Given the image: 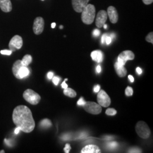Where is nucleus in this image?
<instances>
[{
  "label": "nucleus",
  "mask_w": 153,
  "mask_h": 153,
  "mask_svg": "<svg viewBox=\"0 0 153 153\" xmlns=\"http://www.w3.org/2000/svg\"><path fill=\"white\" fill-rule=\"evenodd\" d=\"M23 97L27 102L33 105L38 104L41 99V97L38 94L31 89L25 90L23 94Z\"/></svg>",
  "instance_id": "20e7f679"
},
{
  "label": "nucleus",
  "mask_w": 153,
  "mask_h": 153,
  "mask_svg": "<svg viewBox=\"0 0 153 153\" xmlns=\"http://www.w3.org/2000/svg\"><path fill=\"white\" fill-rule=\"evenodd\" d=\"M118 144L116 142H109V143L108 144V146H109L110 148H115L117 146Z\"/></svg>",
  "instance_id": "c756f323"
},
{
  "label": "nucleus",
  "mask_w": 153,
  "mask_h": 153,
  "mask_svg": "<svg viewBox=\"0 0 153 153\" xmlns=\"http://www.w3.org/2000/svg\"><path fill=\"white\" fill-rule=\"evenodd\" d=\"M100 34V31L98 29H95L93 32V35L95 37H98Z\"/></svg>",
  "instance_id": "c85d7f7f"
},
{
  "label": "nucleus",
  "mask_w": 153,
  "mask_h": 153,
  "mask_svg": "<svg viewBox=\"0 0 153 153\" xmlns=\"http://www.w3.org/2000/svg\"><path fill=\"white\" fill-rule=\"evenodd\" d=\"M136 71H137V73L138 74H141L142 72V69L138 67L136 68Z\"/></svg>",
  "instance_id": "4c0bfd02"
},
{
  "label": "nucleus",
  "mask_w": 153,
  "mask_h": 153,
  "mask_svg": "<svg viewBox=\"0 0 153 153\" xmlns=\"http://www.w3.org/2000/svg\"><path fill=\"white\" fill-rule=\"evenodd\" d=\"M5 153V152H4V150H1V152H0V153Z\"/></svg>",
  "instance_id": "c03bdc74"
},
{
  "label": "nucleus",
  "mask_w": 153,
  "mask_h": 153,
  "mask_svg": "<svg viewBox=\"0 0 153 153\" xmlns=\"http://www.w3.org/2000/svg\"><path fill=\"white\" fill-rule=\"evenodd\" d=\"M64 94L66 96H68L71 98H74L76 95V93L73 89L71 88H67L64 90Z\"/></svg>",
  "instance_id": "aec40b11"
},
{
  "label": "nucleus",
  "mask_w": 153,
  "mask_h": 153,
  "mask_svg": "<svg viewBox=\"0 0 153 153\" xmlns=\"http://www.w3.org/2000/svg\"><path fill=\"white\" fill-rule=\"evenodd\" d=\"M61 87L63 88H64V89L68 88V85L66 83L65 81H64V82L62 83V84H61Z\"/></svg>",
  "instance_id": "e433bc0d"
},
{
  "label": "nucleus",
  "mask_w": 153,
  "mask_h": 153,
  "mask_svg": "<svg viewBox=\"0 0 153 153\" xmlns=\"http://www.w3.org/2000/svg\"><path fill=\"white\" fill-rule=\"evenodd\" d=\"M134 59V53L129 50H126L122 52L119 55L117 58V62L123 65H125L128 60H133Z\"/></svg>",
  "instance_id": "0eeeda50"
},
{
  "label": "nucleus",
  "mask_w": 153,
  "mask_h": 153,
  "mask_svg": "<svg viewBox=\"0 0 153 153\" xmlns=\"http://www.w3.org/2000/svg\"><path fill=\"white\" fill-rule=\"evenodd\" d=\"M81 19L83 23L86 25L93 23L96 14L95 7L92 4H88L82 10Z\"/></svg>",
  "instance_id": "f03ea898"
},
{
  "label": "nucleus",
  "mask_w": 153,
  "mask_h": 153,
  "mask_svg": "<svg viewBox=\"0 0 153 153\" xmlns=\"http://www.w3.org/2000/svg\"><path fill=\"white\" fill-rule=\"evenodd\" d=\"M60 29H62V28H63V26H60Z\"/></svg>",
  "instance_id": "a18cd8bd"
},
{
  "label": "nucleus",
  "mask_w": 153,
  "mask_h": 153,
  "mask_svg": "<svg viewBox=\"0 0 153 153\" xmlns=\"http://www.w3.org/2000/svg\"><path fill=\"white\" fill-rule=\"evenodd\" d=\"M32 61H33V57L31 55H26L23 57L21 60V62L23 65L28 66L32 62Z\"/></svg>",
  "instance_id": "6ab92c4d"
},
{
  "label": "nucleus",
  "mask_w": 153,
  "mask_h": 153,
  "mask_svg": "<svg viewBox=\"0 0 153 153\" xmlns=\"http://www.w3.org/2000/svg\"><path fill=\"white\" fill-rule=\"evenodd\" d=\"M90 0H71L74 10L77 13H81L83 8L87 5Z\"/></svg>",
  "instance_id": "9b49d317"
},
{
  "label": "nucleus",
  "mask_w": 153,
  "mask_h": 153,
  "mask_svg": "<svg viewBox=\"0 0 153 153\" xmlns=\"http://www.w3.org/2000/svg\"><path fill=\"white\" fill-rule=\"evenodd\" d=\"M91 57L94 61L98 63H100L102 62L103 59V55L101 51L95 50L91 52Z\"/></svg>",
  "instance_id": "dca6fc26"
},
{
  "label": "nucleus",
  "mask_w": 153,
  "mask_h": 153,
  "mask_svg": "<svg viewBox=\"0 0 153 153\" xmlns=\"http://www.w3.org/2000/svg\"><path fill=\"white\" fill-rule=\"evenodd\" d=\"M22 62H21V60H16L13 64V68H12V71H13V73L14 74V76L16 77V78H18V71L19 70V69L23 66Z\"/></svg>",
  "instance_id": "a211bd4d"
},
{
  "label": "nucleus",
  "mask_w": 153,
  "mask_h": 153,
  "mask_svg": "<svg viewBox=\"0 0 153 153\" xmlns=\"http://www.w3.org/2000/svg\"><path fill=\"white\" fill-rule=\"evenodd\" d=\"M107 15L109 17V20L111 23H116L118 21L119 15L117 10L115 7L111 6L107 9Z\"/></svg>",
  "instance_id": "f8f14e48"
},
{
  "label": "nucleus",
  "mask_w": 153,
  "mask_h": 153,
  "mask_svg": "<svg viewBox=\"0 0 153 153\" xmlns=\"http://www.w3.org/2000/svg\"><path fill=\"white\" fill-rule=\"evenodd\" d=\"M0 7L5 13H8L12 10V4L10 0H0Z\"/></svg>",
  "instance_id": "2eb2a0df"
},
{
  "label": "nucleus",
  "mask_w": 153,
  "mask_h": 153,
  "mask_svg": "<svg viewBox=\"0 0 153 153\" xmlns=\"http://www.w3.org/2000/svg\"><path fill=\"white\" fill-rule=\"evenodd\" d=\"M1 53L2 55H10L12 53V51L11 50H8V49H5V50H2L1 51Z\"/></svg>",
  "instance_id": "393cba45"
},
{
  "label": "nucleus",
  "mask_w": 153,
  "mask_h": 153,
  "mask_svg": "<svg viewBox=\"0 0 153 153\" xmlns=\"http://www.w3.org/2000/svg\"><path fill=\"white\" fill-rule=\"evenodd\" d=\"M52 81H53V83H54V85H55L56 86H57L58 84H59V81H60V78L59 77H58V76H53V78H52Z\"/></svg>",
  "instance_id": "a878e982"
},
{
  "label": "nucleus",
  "mask_w": 153,
  "mask_h": 153,
  "mask_svg": "<svg viewBox=\"0 0 153 153\" xmlns=\"http://www.w3.org/2000/svg\"><path fill=\"white\" fill-rule=\"evenodd\" d=\"M96 69H97V73H100L101 72V69H102L101 66L100 65L98 66L97 67Z\"/></svg>",
  "instance_id": "58836bf2"
},
{
  "label": "nucleus",
  "mask_w": 153,
  "mask_h": 153,
  "mask_svg": "<svg viewBox=\"0 0 153 153\" xmlns=\"http://www.w3.org/2000/svg\"><path fill=\"white\" fill-rule=\"evenodd\" d=\"M117 113V111L114 108H108L105 111V114L108 116H114Z\"/></svg>",
  "instance_id": "4be33fe9"
},
{
  "label": "nucleus",
  "mask_w": 153,
  "mask_h": 153,
  "mask_svg": "<svg viewBox=\"0 0 153 153\" xmlns=\"http://www.w3.org/2000/svg\"><path fill=\"white\" fill-rule=\"evenodd\" d=\"M86 101L84 100V99L83 97H81V98L79 99L78 102H77V104L79 105H83L84 104L86 103Z\"/></svg>",
  "instance_id": "cd10ccee"
},
{
  "label": "nucleus",
  "mask_w": 153,
  "mask_h": 153,
  "mask_svg": "<svg viewBox=\"0 0 153 153\" xmlns=\"http://www.w3.org/2000/svg\"><path fill=\"white\" fill-rule=\"evenodd\" d=\"M30 74V70L28 66H23L18 72V79H22L28 76Z\"/></svg>",
  "instance_id": "f3484780"
},
{
  "label": "nucleus",
  "mask_w": 153,
  "mask_h": 153,
  "mask_svg": "<svg viewBox=\"0 0 153 153\" xmlns=\"http://www.w3.org/2000/svg\"><path fill=\"white\" fill-rule=\"evenodd\" d=\"M128 78H129V79L130 80V81H131V82H134V77L132 76H131V75L128 76Z\"/></svg>",
  "instance_id": "ea45409f"
},
{
  "label": "nucleus",
  "mask_w": 153,
  "mask_h": 153,
  "mask_svg": "<svg viewBox=\"0 0 153 153\" xmlns=\"http://www.w3.org/2000/svg\"><path fill=\"white\" fill-rule=\"evenodd\" d=\"M111 41H112V38L110 36H107V38H106V39H105V43L107 45H109L111 43Z\"/></svg>",
  "instance_id": "2f4dec72"
},
{
  "label": "nucleus",
  "mask_w": 153,
  "mask_h": 153,
  "mask_svg": "<svg viewBox=\"0 0 153 153\" xmlns=\"http://www.w3.org/2000/svg\"><path fill=\"white\" fill-rule=\"evenodd\" d=\"M56 23H55V22H53V23H52L51 24V27L52 28H54L56 27Z\"/></svg>",
  "instance_id": "79ce46f5"
},
{
  "label": "nucleus",
  "mask_w": 153,
  "mask_h": 153,
  "mask_svg": "<svg viewBox=\"0 0 153 153\" xmlns=\"http://www.w3.org/2000/svg\"><path fill=\"white\" fill-rule=\"evenodd\" d=\"M146 40L149 42V43H151L153 44V33L151 32L148 34V35L146 37Z\"/></svg>",
  "instance_id": "b1692460"
},
{
  "label": "nucleus",
  "mask_w": 153,
  "mask_h": 153,
  "mask_svg": "<svg viewBox=\"0 0 153 153\" xmlns=\"http://www.w3.org/2000/svg\"><path fill=\"white\" fill-rule=\"evenodd\" d=\"M42 1H44V0H42Z\"/></svg>",
  "instance_id": "49530a36"
},
{
  "label": "nucleus",
  "mask_w": 153,
  "mask_h": 153,
  "mask_svg": "<svg viewBox=\"0 0 153 153\" xmlns=\"http://www.w3.org/2000/svg\"><path fill=\"white\" fill-rule=\"evenodd\" d=\"M108 15L107 13L104 10H102L99 11L97 15L95 25L98 28L103 27V25L105 23L107 20Z\"/></svg>",
  "instance_id": "9d476101"
},
{
  "label": "nucleus",
  "mask_w": 153,
  "mask_h": 153,
  "mask_svg": "<svg viewBox=\"0 0 153 153\" xmlns=\"http://www.w3.org/2000/svg\"><path fill=\"white\" fill-rule=\"evenodd\" d=\"M136 131L137 134L142 138L146 139L150 137L151 131L148 124L142 121H138L136 126Z\"/></svg>",
  "instance_id": "7ed1b4c3"
},
{
  "label": "nucleus",
  "mask_w": 153,
  "mask_h": 153,
  "mask_svg": "<svg viewBox=\"0 0 153 153\" xmlns=\"http://www.w3.org/2000/svg\"><path fill=\"white\" fill-rule=\"evenodd\" d=\"M100 86L98 85H96L94 88V91L95 92V93H98L99 91V90H100Z\"/></svg>",
  "instance_id": "72a5a7b5"
},
{
  "label": "nucleus",
  "mask_w": 153,
  "mask_h": 153,
  "mask_svg": "<svg viewBox=\"0 0 153 153\" xmlns=\"http://www.w3.org/2000/svg\"><path fill=\"white\" fill-rule=\"evenodd\" d=\"M133 88L130 87V86H128L126 88V95L128 97H131V95H133Z\"/></svg>",
  "instance_id": "5701e85b"
},
{
  "label": "nucleus",
  "mask_w": 153,
  "mask_h": 153,
  "mask_svg": "<svg viewBox=\"0 0 153 153\" xmlns=\"http://www.w3.org/2000/svg\"><path fill=\"white\" fill-rule=\"evenodd\" d=\"M23 45V40L19 35L14 36L9 42V49L12 52H15L17 49H21Z\"/></svg>",
  "instance_id": "6e6552de"
},
{
  "label": "nucleus",
  "mask_w": 153,
  "mask_h": 153,
  "mask_svg": "<svg viewBox=\"0 0 153 153\" xmlns=\"http://www.w3.org/2000/svg\"><path fill=\"white\" fill-rule=\"evenodd\" d=\"M108 35H107V34H106V33H104L103 34V35H102V39H101V42H102V43L103 44L104 43H105V39H106V38H107V36Z\"/></svg>",
  "instance_id": "7c9ffc66"
},
{
  "label": "nucleus",
  "mask_w": 153,
  "mask_h": 153,
  "mask_svg": "<svg viewBox=\"0 0 153 153\" xmlns=\"http://www.w3.org/2000/svg\"><path fill=\"white\" fill-rule=\"evenodd\" d=\"M81 152L82 153H100V149L97 145H89L83 148Z\"/></svg>",
  "instance_id": "4468645a"
},
{
  "label": "nucleus",
  "mask_w": 153,
  "mask_h": 153,
  "mask_svg": "<svg viewBox=\"0 0 153 153\" xmlns=\"http://www.w3.org/2000/svg\"><path fill=\"white\" fill-rule=\"evenodd\" d=\"M142 1L145 5H150L153 3V0H142Z\"/></svg>",
  "instance_id": "473e14b6"
},
{
  "label": "nucleus",
  "mask_w": 153,
  "mask_h": 153,
  "mask_svg": "<svg viewBox=\"0 0 153 153\" xmlns=\"http://www.w3.org/2000/svg\"><path fill=\"white\" fill-rule=\"evenodd\" d=\"M21 131V129H20V128H18V127H16V129H15V131H14V133H16V134H18L19 133V131Z\"/></svg>",
  "instance_id": "a19ab883"
},
{
  "label": "nucleus",
  "mask_w": 153,
  "mask_h": 153,
  "mask_svg": "<svg viewBox=\"0 0 153 153\" xmlns=\"http://www.w3.org/2000/svg\"><path fill=\"white\" fill-rule=\"evenodd\" d=\"M103 27H104V29H106V28H107V25H105V24H104Z\"/></svg>",
  "instance_id": "37998d69"
},
{
  "label": "nucleus",
  "mask_w": 153,
  "mask_h": 153,
  "mask_svg": "<svg viewBox=\"0 0 153 153\" xmlns=\"http://www.w3.org/2000/svg\"><path fill=\"white\" fill-rule=\"evenodd\" d=\"M83 107L87 112L93 115H98L102 110V106L93 102H86Z\"/></svg>",
  "instance_id": "39448f33"
},
{
  "label": "nucleus",
  "mask_w": 153,
  "mask_h": 153,
  "mask_svg": "<svg viewBox=\"0 0 153 153\" xmlns=\"http://www.w3.org/2000/svg\"><path fill=\"white\" fill-rule=\"evenodd\" d=\"M13 121L16 127L25 133H30L35 126V123L30 108L26 105H20L16 107L13 112Z\"/></svg>",
  "instance_id": "f257e3e1"
},
{
  "label": "nucleus",
  "mask_w": 153,
  "mask_h": 153,
  "mask_svg": "<svg viewBox=\"0 0 153 153\" xmlns=\"http://www.w3.org/2000/svg\"><path fill=\"white\" fill-rule=\"evenodd\" d=\"M53 73H52V72H49L48 73V74H47V77H48V78L49 79H52V78H53Z\"/></svg>",
  "instance_id": "f704fd0d"
},
{
  "label": "nucleus",
  "mask_w": 153,
  "mask_h": 153,
  "mask_svg": "<svg viewBox=\"0 0 153 153\" xmlns=\"http://www.w3.org/2000/svg\"><path fill=\"white\" fill-rule=\"evenodd\" d=\"M44 21L42 17H37L35 18L33 25V31L36 35H40L44 30Z\"/></svg>",
  "instance_id": "1a4fd4ad"
},
{
  "label": "nucleus",
  "mask_w": 153,
  "mask_h": 153,
  "mask_svg": "<svg viewBox=\"0 0 153 153\" xmlns=\"http://www.w3.org/2000/svg\"><path fill=\"white\" fill-rule=\"evenodd\" d=\"M40 125L42 127H43V128H49L52 126V123L49 119H45L40 122Z\"/></svg>",
  "instance_id": "412c9836"
},
{
  "label": "nucleus",
  "mask_w": 153,
  "mask_h": 153,
  "mask_svg": "<svg viewBox=\"0 0 153 153\" xmlns=\"http://www.w3.org/2000/svg\"><path fill=\"white\" fill-rule=\"evenodd\" d=\"M115 71L119 77H124L127 74V71L126 69L124 66L119 64L117 61L116 62L114 65Z\"/></svg>",
  "instance_id": "ddd939ff"
},
{
  "label": "nucleus",
  "mask_w": 153,
  "mask_h": 153,
  "mask_svg": "<svg viewBox=\"0 0 153 153\" xmlns=\"http://www.w3.org/2000/svg\"><path fill=\"white\" fill-rule=\"evenodd\" d=\"M71 149V146L70 145V144L69 143H66L65 145V147L64 149V152L66 153H69L70 150Z\"/></svg>",
  "instance_id": "bb28decb"
},
{
  "label": "nucleus",
  "mask_w": 153,
  "mask_h": 153,
  "mask_svg": "<svg viewBox=\"0 0 153 153\" xmlns=\"http://www.w3.org/2000/svg\"><path fill=\"white\" fill-rule=\"evenodd\" d=\"M97 100L98 104L103 107H107L111 104V101L108 94L104 90H99L97 95Z\"/></svg>",
  "instance_id": "423d86ee"
},
{
  "label": "nucleus",
  "mask_w": 153,
  "mask_h": 153,
  "mask_svg": "<svg viewBox=\"0 0 153 153\" xmlns=\"http://www.w3.org/2000/svg\"><path fill=\"white\" fill-rule=\"evenodd\" d=\"M130 152H131V153H140V152H139V151H140V150H138V149H132L131 150H129Z\"/></svg>",
  "instance_id": "c9c22d12"
}]
</instances>
